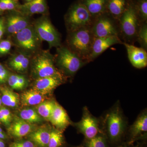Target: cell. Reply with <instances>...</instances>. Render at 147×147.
<instances>
[{
	"label": "cell",
	"mask_w": 147,
	"mask_h": 147,
	"mask_svg": "<svg viewBox=\"0 0 147 147\" xmlns=\"http://www.w3.org/2000/svg\"><path fill=\"white\" fill-rule=\"evenodd\" d=\"M110 147H115L124 142L127 131V121L118 103L106 114L101 128Z\"/></svg>",
	"instance_id": "6da1fadb"
},
{
	"label": "cell",
	"mask_w": 147,
	"mask_h": 147,
	"mask_svg": "<svg viewBox=\"0 0 147 147\" xmlns=\"http://www.w3.org/2000/svg\"><path fill=\"white\" fill-rule=\"evenodd\" d=\"M69 32L67 39L69 49L86 63L90 62L94 38L91 27L82 28Z\"/></svg>",
	"instance_id": "7a4b0ae2"
},
{
	"label": "cell",
	"mask_w": 147,
	"mask_h": 147,
	"mask_svg": "<svg viewBox=\"0 0 147 147\" xmlns=\"http://www.w3.org/2000/svg\"><path fill=\"white\" fill-rule=\"evenodd\" d=\"M32 71L36 79L55 77L63 81V75L55 67L54 58L48 51L38 52L32 61Z\"/></svg>",
	"instance_id": "3957f363"
},
{
	"label": "cell",
	"mask_w": 147,
	"mask_h": 147,
	"mask_svg": "<svg viewBox=\"0 0 147 147\" xmlns=\"http://www.w3.org/2000/svg\"><path fill=\"white\" fill-rule=\"evenodd\" d=\"M94 18L80 0L70 7L65 16V21L69 32L82 28L91 27Z\"/></svg>",
	"instance_id": "277c9868"
},
{
	"label": "cell",
	"mask_w": 147,
	"mask_h": 147,
	"mask_svg": "<svg viewBox=\"0 0 147 147\" xmlns=\"http://www.w3.org/2000/svg\"><path fill=\"white\" fill-rule=\"evenodd\" d=\"M56 60L61 70L70 76L75 74L86 63L68 47H58Z\"/></svg>",
	"instance_id": "5b68a950"
},
{
	"label": "cell",
	"mask_w": 147,
	"mask_h": 147,
	"mask_svg": "<svg viewBox=\"0 0 147 147\" xmlns=\"http://www.w3.org/2000/svg\"><path fill=\"white\" fill-rule=\"evenodd\" d=\"M14 43L28 55L38 51L42 40L36 34L33 26H29L14 35Z\"/></svg>",
	"instance_id": "8992f818"
},
{
	"label": "cell",
	"mask_w": 147,
	"mask_h": 147,
	"mask_svg": "<svg viewBox=\"0 0 147 147\" xmlns=\"http://www.w3.org/2000/svg\"><path fill=\"white\" fill-rule=\"evenodd\" d=\"M34 28L42 41L48 42L50 48L61 46L60 35L46 16H42L36 21Z\"/></svg>",
	"instance_id": "52a82bcc"
},
{
	"label": "cell",
	"mask_w": 147,
	"mask_h": 147,
	"mask_svg": "<svg viewBox=\"0 0 147 147\" xmlns=\"http://www.w3.org/2000/svg\"><path fill=\"white\" fill-rule=\"evenodd\" d=\"M120 18L121 28L125 36L131 38L137 36L139 31V18L134 5H127Z\"/></svg>",
	"instance_id": "ba28073f"
},
{
	"label": "cell",
	"mask_w": 147,
	"mask_h": 147,
	"mask_svg": "<svg viewBox=\"0 0 147 147\" xmlns=\"http://www.w3.org/2000/svg\"><path fill=\"white\" fill-rule=\"evenodd\" d=\"M83 111L82 118L76 123V126L78 131L84 135L85 139L93 138L102 131L100 121L92 115L87 107H84Z\"/></svg>",
	"instance_id": "9c48e42d"
},
{
	"label": "cell",
	"mask_w": 147,
	"mask_h": 147,
	"mask_svg": "<svg viewBox=\"0 0 147 147\" xmlns=\"http://www.w3.org/2000/svg\"><path fill=\"white\" fill-rule=\"evenodd\" d=\"M126 141L124 143L134 144L137 141L146 142L147 138V112L146 109L142 111L136 121L127 131Z\"/></svg>",
	"instance_id": "30bf717a"
},
{
	"label": "cell",
	"mask_w": 147,
	"mask_h": 147,
	"mask_svg": "<svg viewBox=\"0 0 147 147\" xmlns=\"http://www.w3.org/2000/svg\"><path fill=\"white\" fill-rule=\"evenodd\" d=\"M103 14L96 18L92 24L91 29L94 36L95 38L118 36V32L113 21Z\"/></svg>",
	"instance_id": "8fae6325"
},
{
	"label": "cell",
	"mask_w": 147,
	"mask_h": 147,
	"mask_svg": "<svg viewBox=\"0 0 147 147\" xmlns=\"http://www.w3.org/2000/svg\"><path fill=\"white\" fill-rule=\"evenodd\" d=\"M5 30L8 34L15 35L30 26L29 17L24 16L18 11H13L7 17Z\"/></svg>",
	"instance_id": "7c38bea8"
},
{
	"label": "cell",
	"mask_w": 147,
	"mask_h": 147,
	"mask_svg": "<svg viewBox=\"0 0 147 147\" xmlns=\"http://www.w3.org/2000/svg\"><path fill=\"white\" fill-rule=\"evenodd\" d=\"M119 43H123L118 36L94 37L90 56V61L97 57L112 45Z\"/></svg>",
	"instance_id": "4fadbf2b"
},
{
	"label": "cell",
	"mask_w": 147,
	"mask_h": 147,
	"mask_svg": "<svg viewBox=\"0 0 147 147\" xmlns=\"http://www.w3.org/2000/svg\"><path fill=\"white\" fill-rule=\"evenodd\" d=\"M127 52L129 60L136 68L141 69L147 65V53L145 49L128 43H123Z\"/></svg>",
	"instance_id": "5bb4252c"
},
{
	"label": "cell",
	"mask_w": 147,
	"mask_h": 147,
	"mask_svg": "<svg viewBox=\"0 0 147 147\" xmlns=\"http://www.w3.org/2000/svg\"><path fill=\"white\" fill-rule=\"evenodd\" d=\"M17 11L24 16H29L34 14H45L47 10L46 0H32L21 5H18Z\"/></svg>",
	"instance_id": "9a60e30c"
},
{
	"label": "cell",
	"mask_w": 147,
	"mask_h": 147,
	"mask_svg": "<svg viewBox=\"0 0 147 147\" xmlns=\"http://www.w3.org/2000/svg\"><path fill=\"white\" fill-rule=\"evenodd\" d=\"M49 121L57 127V129L61 131H63L70 124V120L65 110L56 102Z\"/></svg>",
	"instance_id": "2e32d148"
},
{
	"label": "cell",
	"mask_w": 147,
	"mask_h": 147,
	"mask_svg": "<svg viewBox=\"0 0 147 147\" xmlns=\"http://www.w3.org/2000/svg\"><path fill=\"white\" fill-rule=\"evenodd\" d=\"M55 77H45L36 79L33 88L46 95L50 93L63 82Z\"/></svg>",
	"instance_id": "e0dca14e"
},
{
	"label": "cell",
	"mask_w": 147,
	"mask_h": 147,
	"mask_svg": "<svg viewBox=\"0 0 147 147\" xmlns=\"http://www.w3.org/2000/svg\"><path fill=\"white\" fill-rule=\"evenodd\" d=\"M33 127L22 119L17 118L13 121L7 128L8 133L16 138L24 137L31 132Z\"/></svg>",
	"instance_id": "ac0fdd59"
},
{
	"label": "cell",
	"mask_w": 147,
	"mask_h": 147,
	"mask_svg": "<svg viewBox=\"0 0 147 147\" xmlns=\"http://www.w3.org/2000/svg\"><path fill=\"white\" fill-rule=\"evenodd\" d=\"M45 95L32 88L26 91L21 95L20 99L24 106H32L39 105L45 101Z\"/></svg>",
	"instance_id": "d6986e66"
},
{
	"label": "cell",
	"mask_w": 147,
	"mask_h": 147,
	"mask_svg": "<svg viewBox=\"0 0 147 147\" xmlns=\"http://www.w3.org/2000/svg\"><path fill=\"white\" fill-rule=\"evenodd\" d=\"M93 18L104 14L108 0H80Z\"/></svg>",
	"instance_id": "ffe728a7"
},
{
	"label": "cell",
	"mask_w": 147,
	"mask_h": 147,
	"mask_svg": "<svg viewBox=\"0 0 147 147\" xmlns=\"http://www.w3.org/2000/svg\"><path fill=\"white\" fill-rule=\"evenodd\" d=\"M1 96L2 104L7 107L16 108L19 105L20 98L19 94L7 87H1Z\"/></svg>",
	"instance_id": "44dd1931"
},
{
	"label": "cell",
	"mask_w": 147,
	"mask_h": 147,
	"mask_svg": "<svg viewBox=\"0 0 147 147\" xmlns=\"http://www.w3.org/2000/svg\"><path fill=\"white\" fill-rule=\"evenodd\" d=\"M50 131L46 129L39 128L33 131L29 135V138L32 142L39 147L47 146L50 139Z\"/></svg>",
	"instance_id": "7402d4cb"
},
{
	"label": "cell",
	"mask_w": 147,
	"mask_h": 147,
	"mask_svg": "<svg viewBox=\"0 0 147 147\" xmlns=\"http://www.w3.org/2000/svg\"><path fill=\"white\" fill-rule=\"evenodd\" d=\"M127 5L125 0H108L106 10L114 18H120Z\"/></svg>",
	"instance_id": "603a6c76"
},
{
	"label": "cell",
	"mask_w": 147,
	"mask_h": 147,
	"mask_svg": "<svg viewBox=\"0 0 147 147\" xmlns=\"http://www.w3.org/2000/svg\"><path fill=\"white\" fill-rule=\"evenodd\" d=\"M82 147H110L106 135L101 131L97 135L91 139L84 138Z\"/></svg>",
	"instance_id": "cb8c5ba5"
},
{
	"label": "cell",
	"mask_w": 147,
	"mask_h": 147,
	"mask_svg": "<svg viewBox=\"0 0 147 147\" xmlns=\"http://www.w3.org/2000/svg\"><path fill=\"white\" fill-rule=\"evenodd\" d=\"M19 115L21 119L30 124L39 123L42 121V117L36 110L31 108L23 109L20 112Z\"/></svg>",
	"instance_id": "d4e9b609"
},
{
	"label": "cell",
	"mask_w": 147,
	"mask_h": 147,
	"mask_svg": "<svg viewBox=\"0 0 147 147\" xmlns=\"http://www.w3.org/2000/svg\"><path fill=\"white\" fill-rule=\"evenodd\" d=\"M55 102L52 100H45L37 105L36 111L41 117L49 120L54 110Z\"/></svg>",
	"instance_id": "484cf974"
},
{
	"label": "cell",
	"mask_w": 147,
	"mask_h": 147,
	"mask_svg": "<svg viewBox=\"0 0 147 147\" xmlns=\"http://www.w3.org/2000/svg\"><path fill=\"white\" fill-rule=\"evenodd\" d=\"M63 143V136L62 131L55 129L51 130L47 147H61Z\"/></svg>",
	"instance_id": "4316f807"
},
{
	"label": "cell",
	"mask_w": 147,
	"mask_h": 147,
	"mask_svg": "<svg viewBox=\"0 0 147 147\" xmlns=\"http://www.w3.org/2000/svg\"><path fill=\"white\" fill-rule=\"evenodd\" d=\"M139 18L142 21H146L147 19V0H138L134 5Z\"/></svg>",
	"instance_id": "83f0119b"
},
{
	"label": "cell",
	"mask_w": 147,
	"mask_h": 147,
	"mask_svg": "<svg viewBox=\"0 0 147 147\" xmlns=\"http://www.w3.org/2000/svg\"><path fill=\"white\" fill-rule=\"evenodd\" d=\"M12 121V115L10 110L5 107L0 108V122L8 127Z\"/></svg>",
	"instance_id": "f1b7e54d"
},
{
	"label": "cell",
	"mask_w": 147,
	"mask_h": 147,
	"mask_svg": "<svg viewBox=\"0 0 147 147\" xmlns=\"http://www.w3.org/2000/svg\"><path fill=\"white\" fill-rule=\"evenodd\" d=\"M138 41L143 49L147 48V26L144 24L140 28L137 33V36Z\"/></svg>",
	"instance_id": "f546056e"
},
{
	"label": "cell",
	"mask_w": 147,
	"mask_h": 147,
	"mask_svg": "<svg viewBox=\"0 0 147 147\" xmlns=\"http://www.w3.org/2000/svg\"><path fill=\"white\" fill-rule=\"evenodd\" d=\"M27 56L28 55L23 53H18L16 55H13L9 61V65L11 68L14 70Z\"/></svg>",
	"instance_id": "4dcf8cb0"
},
{
	"label": "cell",
	"mask_w": 147,
	"mask_h": 147,
	"mask_svg": "<svg viewBox=\"0 0 147 147\" xmlns=\"http://www.w3.org/2000/svg\"><path fill=\"white\" fill-rule=\"evenodd\" d=\"M11 47V43L9 40H6L0 41V55L8 54Z\"/></svg>",
	"instance_id": "1f68e13d"
},
{
	"label": "cell",
	"mask_w": 147,
	"mask_h": 147,
	"mask_svg": "<svg viewBox=\"0 0 147 147\" xmlns=\"http://www.w3.org/2000/svg\"><path fill=\"white\" fill-rule=\"evenodd\" d=\"M18 74H13L9 75L7 82L9 86L13 90H21L18 85Z\"/></svg>",
	"instance_id": "d6a6232c"
},
{
	"label": "cell",
	"mask_w": 147,
	"mask_h": 147,
	"mask_svg": "<svg viewBox=\"0 0 147 147\" xmlns=\"http://www.w3.org/2000/svg\"><path fill=\"white\" fill-rule=\"evenodd\" d=\"M30 60L28 56L25 57L22 61L14 69L19 72H24L26 71L30 64Z\"/></svg>",
	"instance_id": "836d02e7"
},
{
	"label": "cell",
	"mask_w": 147,
	"mask_h": 147,
	"mask_svg": "<svg viewBox=\"0 0 147 147\" xmlns=\"http://www.w3.org/2000/svg\"><path fill=\"white\" fill-rule=\"evenodd\" d=\"M9 75L7 69L0 63V84H4L7 82Z\"/></svg>",
	"instance_id": "e575fe53"
},
{
	"label": "cell",
	"mask_w": 147,
	"mask_h": 147,
	"mask_svg": "<svg viewBox=\"0 0 147 147\" xmlns=\"http://www.w3.org/2000/svg\"><path fill=\"white\" fill-rule=\"evenodd\" d=\"M9 147H34V145L31 141H22L13 142Z\"/></svg>",
	"instance_id": "d590c367"
},
{
	"label": "cell",
	"mask_w": 147,
	"mask_h": 147,
	"mask_svg": "<svg viewBox=\"0 0 147 147\" xmlns=\"http://www.w3.org/2000/svg\"><path fill=\"white\" fill-rule=\"evenodd\" d=\"M7 10H13L16 9L18 5L14 0H6Z\"/></svg>",
	"instance_id": "8d00e7d4"
},
{
	"label": "cell",
	"mask_w": 147,
	"mask_h": 147,
	"mask_svg": "<svg viewBox=\"0 0 147 147\" xmlns=\"http://www.w3.org/2000/svg\"><path fill=\"white\" fill-rule=\"evenodd\" d=\"M18 82L21 90L23 89L27 86L26 79L22 75H18Z\"/></svg>",
	"instance_id": "74e56055"
},
{
	"label": "cell",
	"mask_w": 147,
	"mask_h": 147,
	"mask_svg": "<svg viewBox=\"0 0 147 147\" xmlns=\"http://www.w3.org/2000/svg\"><path fill=\"white\" fill-rule=\"evenodd\" d=\"M115 147H147L145 142H142L141 143H138L137 145L129 144L127 143H123Z\"/></svg>",
	"instance_id": "f35d334b"
},
{
	"label": "cell",
	"mask_w": 147,
	"mask_h": 147,
	"mask_svg": "<svg viewBox=\"0 0 147 147\" xmlns=\"http://www.w3.org/2000/svg\"><path fill=\"white\" fill-rule=\"evenodd\" d=\"M5 30V21L3 18H0V40L1 39Z\"/></svg>",
	"instance_id": "ab89813d"
},
{
	"label": "cell",
	"mask_w": 147,
	"mask_h": 147,
	"mask_svg": "<svg viewBox=\"0 0 147 147\" xmlns=\"http://www.w3.org/2000/svg\"><path fill=\"white\" fill-rule=\"evenodd\" d=\"M0 9L1 11L7 10L6 0H0Z\"/></svg>",
	"instance_id": "60d3db41"
},
{
	"label": "cell",
	"mask_w": 147,
	"mask_h": 147,
	"mask_svg": "<svg viewBox=\"0 0 147 147\" xmlns=\"http://www.w3.org/2000/svg\"><path fill=\"white\" fill-rule=\"evenodd\" d=\"M7 136L4 132H0V139H6Z\"/></svg>",
	"instance_id": "b9f144b4"
},
{
	"label": "cell",
	"mask_w": 147,
	"mask_h": 147,
	"mask_svg": "<svg viewBox=\"0 0 147 147\" xmlns=\"http://www.w3.org/2000/svg\"><path fill=\"white\" fill-rule=\"evenodd\" d=\"M0 147H5V144L3 142L2 140L0 141Z\"/></svg>",
	"instance_id": "7bdbcfd3"
},
{
	"label": "cell",
	"mask_w": 147,
	"mask_h": 147,
	"mask_svg": "<svg viewBox=\"0 0 147 147\" xmlns=\"http://www.w3.org/2000/svg\"><path fill=\"white\" fill-rule=\"evenodd\" d=\"M2 104V102L1 98V96H0V108H1Z\"/></svg>",
	"instance_id": "ee69618b"
},
{
	"label": "cell",
	"mask_w": 147,
	"mask_h": 147,
	"mask_svg": "<svg viewBox=\"0 0 147 147\" xmlns=\"http://www.w3.org/2000/svg\"><path fill=\"white\" fill-rule=\"evenodd\" d=\"M0 132H2V133H3V132H4V131H3L2 129L1 128V127H0Z\"/></svg>",
	"instance_id": "f6af8a7d"
},
{
	"label": "cell",
	"mask_w": 147,
	"mask_h": 147,
	"mask_svg": "<svg viewBox=\"0 0 147 147\" xmlns=\"http://www.w3.org/2000/svg\"><path fill=\"white\" fill-rule=\"evenodd\" d=\"M26 1L28 2L31 1H32V0H26Z\"/></svg>",
	"instance_id": "bcb514c9"
},
{
	"label": "cell",
	"mask_w": 147,
	"mask_h": 147,
	"mask_svg": "<svg viewBox=\"0 0 147 147\" xmlns=\"http://www.w3.org/2000/svg\"><path fill=\"white\" fill-rule=\"evenodd\" d=\"M1 11V9H0V11Z\"/></svg>",
	"instance_id": "7dc6e473"
},
{
	"label": "cell",
	"mask_w": 147,
	"mask_h": 147,
	"mask_svg": "<svg viewBox=\"0 0 147 147\" xmlns=\"http://www.w3.org/2000/svg\"><path fill=\"white\" fill-rule=\"evenodd\" d=\"M81 147V146H80V147Z\"/></svg>",
	"instance_id": "c3c4849f"
}]
</instances>
